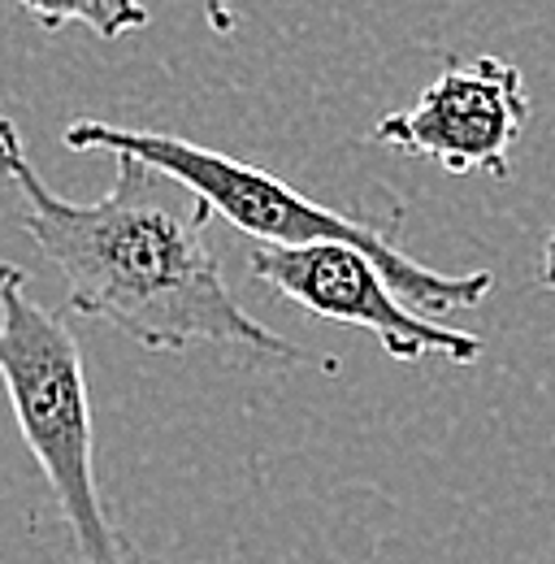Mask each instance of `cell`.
Segmentation results:
<instances>
[{
    "label": "cell",
    "instance_id": "52a82bcc",
    "mask_svg": "<svg viewBox=\"0 0 555 564\" xmlns=\"http://www.w3.org/2000/svg\"><path fill=\"white\" fill-rule=\"evenodd\" d=\"M205 18L217 35H230V31H235V9H230V0H205Z\"/></svg>",
    "mask_w": 555,
    "mask_h": 564
},
{
    "label": "cell",
    "instance_id": "6da1fadb",
    "mask_svg": "<svg viewBox=\"0 0 555 564\" xmlns=\"http://www.w3.org/2000/svg\"><path fill=\"white\" fill-rule=\"evenodd\" d=\"M109 196L78 205L57 196L26 156L18 127L0 113V178L22 196V230L62 270L69 308L118 326L148 352L196 344L252 348L286 365L304 348L261 326L230 295L208 248V205L135 156H113Z\"/></svg>",
    "mask_w": 555,
    "mask_h": 564
},
{
    "label": "cell",
    "instance_id": "7a4b0ae2",
    "mask_svg": "<svg viewBox=\"0 0 555 564\" xmlns=\"http://www.w3.org/2000/svg\"><path fill=\"white\" fill-rule=\"evenodd\" d=\"M69 152H109V156H135L143 165L170 174L183 183L196 200H205L208 213L226 217L235 230L261 239V248H308V243H347L364 252L382 279L395 286V295L429 322L447 313H469L478 308L494 279L486 270L474 274H438L425 270L421 261L404 257L378 226L335 213L300 192H291L282 178L265 174L252 161H239L230 152H217L205 143L178 140L165 131H131V127H109L96 118H78L66 127Z\"/></svg>",
    "mask_w": 555,
    "mask_h": 564
},
{
    "label": "cell",
    "instance_id": "ba28073f",
    "mask_svg": "<svg viewBox=\"0 0 555 564\" xmlns=\"http://www.w3.org/2000/svg\"><path fill=\"white\" fill-rule=\"evenodd\" d=\"M538 282H543L547 291H555V230H552V239H547V248H543V257H538Z\"/></svg>",
    "mask_w": 555,
    "mask_h": 564
},
{
    "label": "cell",
    "instance_id": "3957f363",
    "mask_svg": "<svg viewBox=\"0 0 555 564\" xmlns=\"http://www.w3.org/2000/svg\"><path fill=\"white\" fill-rule=\"evenodd\" d=\"M0 382L13 422L66 517L78 564H139L96 482V434L83 348L62 313L26 291L18 265H0Z\"/></svg>",
    "mask_w": 555,
    "mask_h": 564
},
{
    "label": "cell",
    "instance_id": "5b68a950",
    "mask_svg": "<svg viewBox=\"0 0 555 564\" xmlns=\"http://www.w3.org/2000/svg\"><path fill=\"white\" fill-rule=\"evenodd\" d=\"M525 118L530 100L521 70L503 57H478L447 66L409 109L387 113L369 135L404 156L434 161L447 174L508 178Z\"/></svg>",
    "mask_w": 555,
    "mask_h": 564
},
{
    "label": "cell",
    "instance_id": "8992f818",
    "mask_svg": "<svg viewBox=\"0 0 555 564\" xmlns=\"http://www.w3.org/2000/svg\"><path fill=\"white\" fill-rule=\"evenodd\" d=\"M44 31L87 26L100 40H122L148 26V9L139 0H18Z\"/></svg>",
    "mask_w": 555,
    "mask_h": 564
},
{
    "label": "cell",
    "instance_id": "277c9868",
    "mask_svg": "<svg viewBox=\"0 0 555 564\" xmlns=\"http://www.w3.org/2000/svg\"><path fill=\"white\" fill-rule=\"evenodd\" d=\"M248 270H252V279L265 282L282 300L300 304L304 313H313L322 322L369 330L395 360L438 356L451 365H474L486 348L469 330H451L443 322L413 313L395 295V286L382 279V270L347 243L252 248Z\"/></svg>",
    "mask_w": 555,
    "mask_h": 564
}]
</instances>
